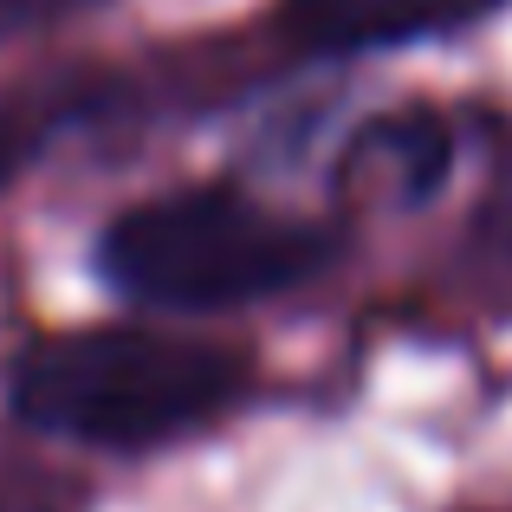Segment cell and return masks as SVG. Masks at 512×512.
Here are the masks:
<instances>
[{
	"label": "cell",
	"mask_w": 512,
	"mask_h": 512,
	"mask_svg": "<svg viewBox=\"0 0 512 512\" xmlns=\"http://www.w3.org/2000/svg\"><path fill=\"white\" fill-rule=\"evenodd\" d=\"M331 240L305 221L260 208L234 188H182L117 214L98 240V266L117 292L175 312L253 305L312 279Z\"/></svg>",
	"instance_id": "2"
},
{
	"label": "cell",
	"mask_w": 512,
	"mask_h": 512,
	"mask_svg": "<svg viewBox=\"0 0 512 512\" xmlns=\"http://www.w3.org/2000/svg\"><path fill=\"white\" fill-rule=\"evenodd\" d=\"M487 7H500V0H286V26L299 46L350 52L441 33V26H461Z\"/></svg>",
	"instance_id": "3"
},
{
	"label": "cell",
	"mask_w": 512,
	"mask_h": 512,
	"mask_svg": "<svg viewBox=\"0 0 512 512\" xmlns=\"http://www.w3.org/2000/svg\"><path fill=\"white\" fill-rule=\"evenodd\" d=\"M85 7V0H0V33H20V26H39V20H59V13Z\"/></svg>",
	"instance_id": "4"
},
{
	"label": "cell",
	"mask_w": 512,
	"mask_h": 512,
	"mask_svg": "<svg viewBox=\"0 0 512 512\" xmlns=\"http://www.w3.org/2000/svg\"><path fill=\"white\" fill-rule=\"evenodd\" d=\"M247 383V363L214 344L156 331H72L33 344L13 370V409L33 428L91 448H150L214 422Z\"/></svg>",
	"instance_id": "1"
}]
</instances>
